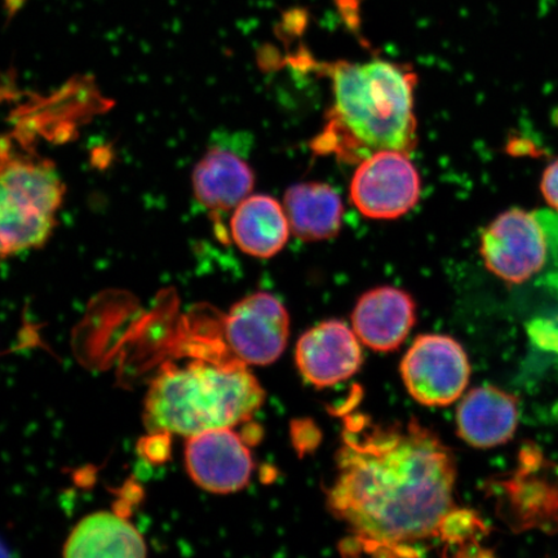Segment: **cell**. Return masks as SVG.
<instances>
[{
  "label": "cell",
  "mask_w": 558,
  "mask_h": 558,
  "mask_svg": "<svg viewBox=\"0 0 558 558\" xmlns=\"http://www.w3.org/2000/svg\"><path fill=\"white\" fill-rule=\"evenodd\" d=\"M337 465L327 501L361 553L418 556V544L439 541L457 508L456 458L416 421L381 427L347 417Z\"/></svg>",
  "instance_id": "cell-1"
},
{
  "label": "cell",
  "mask_w": 558,
  "mask_h": 558,
  "mask_svg": "<svg viewBox=\"0 0 558 558\" xmlns=\"http://www.w3.org/2000/svg\"><path fill=\"white\" fill-rule=\"evenodd\" d=\"M325 73L332 81L333 105L324 131L313 140L314 151L361 163L375 153L410 155L415 149V73L384 60L338 61L325 65Z\"/></svg>",
  "instance_id": "cell-2"
},
{
  "label": "cell",
  "mask_w": 558,
  "mask_h": 558,
  "mask_svg": "<svg viewBox=\"0 0 558 558\" xmlns=\"http://www.w3.org/2000/svg\"><path fill=\"white\" fill-rule=\"evenodd\" d=\"M264 400L259 380L243 362L202 357L158 374L146 395L144 422L151 434L187 438L246 423Z\"/></svg>",
  "instance_id": "cell-3"
},
{
  "label": "cell",
  "mask_w": 558,
  "mask_h": 558,
  "mask_svg": "<svg viewBox=\"0 0 558 558\" xmlns=\"http://www.w3.org/2000/svg\"><path fill=\"white\" fill-rule=\"evenodd\" d=\"M64 197L51 160L0 138V263L45 246Z\"/></svg>",
  "instance_id": "cell-4"
},
{
  "label": "cell",
  "mask_w": 558,
  "mask_h": 558,
  "mask_svg": "<svg viewBox=\"0 0 558 558\" xmlns=\"http://www.w3.org/2000/svg\"><path fill=\"white\" fill-rule=\"evenodd\" d=\"M481 253L495 276L511 283L526 282L558 254L557 216L509 209L485 230Z\"/></svg>",
  "instance_id": "cell-5"
},
{
  "label": "cell",
  "mask_w": 558,
  "mask_h": 558,
  "mask_svg": "<svg viewBox=\"0 0 558 558\" xmlns=\"http://www.w3.org/2000/svg\"><path fill=\"white\" fill-rule=\"evenodd\" d=\"M408 392L424 407L441 408L458 401L469 386L471 365L462 345L446 335H422L401 364Z\"/></svg>",
  "instance_id": "cell-6"
},
{
  "label": "cell",
  "mask_w": 558,
  "mask_h": 558,
  "mask_svg": "<svg viewBox=\"0 0 558 558\" xmlns=\"http://www.w3.org/2000/svg\"><path fill=\"white\" fill-rule=\"evenodd\" d=\"M289 335L288 310L267 292L242 299L222 319V344L247 366L274 364L284 352Z\"/></svg>",
  "instance_id": "cell-7"
},
{
  "label": "cell",
  "mask_w": 558,
  "mask_h": 558,
  "mask_svg": "<svg viewBox=\"0 0 558 558\" xmlns=\"http://www.w3.org/2000/svg\"><path fill=\"white\" fill-rule=\"evenodd\" d=\"M421 197V178L409 155L384 150L362 160L351 183V201L369 219L407 215Z\"/></svg>",
  "instance_id": "cell-8"
},
{
  "label": "cell",
  "mask_w": 558,
  "mask_h": 558,
  "mask_svg": "<svg viewBox=\"0 0 558 558\" xmlns=\"http://www.w3.org/2000/svg\"><path fill=\"white\" fill-rule=\"evenodd\" d=\"M185 464L194 483L213 494L241 492L254 472L247 441L233 428L187 437Z\"/></svg>",
  "instance_id": "cell-9"
},
{
  "label": "cell",
  "mask_w": 558,
  "mask_h": 558,
  "mask_svg": "<svg viewBox=\"0 0 558 558\" xmlns=\"http://www.w3.org/2000/svg\"><path fill=\"white\" fill-rule=\"evenodd\" d=\"M300 374L314 387L345 381L362 365L360 339L340 320H326L299 339L295 353Z\"/></svg>",
  "instance_id": "cell-10"
},
{
  "label": "cell",
  "mask_w": 558,
  "mask_h": 558,
  "mask_svg": "<svg viewBox=\"0 0 558 558\" xmlns=\"http://www.w3.org/2000/svg\"><path fill=\"white\" fill-rule=\"evenodd\" d=\"M352 324L360 341L373 351H395L415 325L414 300L400 289H374L354 306Z\"/></svg>",
  "instance_id": "cell-11"
},
{
  "label": "cell",
  "mask_w": 558,
  "mask_h": 558,
  "mask_svg": "<svg viewBox=\"0 0 558 558\" xmlns=\"http://www.w3.org/2000/svg\"><path fill=\"white\" fill-rule=\"evenodd\" d=\"M519 417V400L513 395L493 386L474 388L459 403L458 434L473 448H497L511 441Z\"/></svg>",
  "instance_id": "cell-12"
},
{
  "label": "cell",
  "mask_w": 558,
  "mask_h": 558,
  "mask_svg": "<svg viewBox=\"0 0 558 558\" xmlns=\"http://www.w3.org/2000/svg\"><path fill=\"white\" fill-rule=\"evenodd\" d=\"M194 197L215 216L234 211L255 185V174L246 160L232 150L214 146L193 172Z\"/></svg>",
  "instance_id": "cell-13"
},
{
  "label": "cell",
  "mask_w": 558,
  "mask_h": 558,
  "mask_svg": "<svg viewBox=\"0 0 558 558\" xmlns=\"http://www.w3.org/2000/svg\"><path fill=\"white\" fill-rule=\"evenodd\" d=\"M289 219L284 209L269 195H253L235 207L230 233L244 254L269 259L289 240Z\"/></svg>",
  "instance_id": "cell-14"
},
{
  "label": "cell",
  "mask_w": 558,
  "mask_h": 558,
  "mask_svg": "<svg viewBox=\"0 0 558 558\" xmlns=\"http://www.w3.org/2000/svg\"><path fill=\"white\" fill-rule=\"evenodd\" d=\"M65 557H144L146 543L122 515L96 512L76 523L64 544Z\"/></svg>",
  "instance_id": "cell-15"
},
{
  "label": "cell",
  "mask_w": 558,
  "mask_h": 558,
  "mask_svg": "<svg viewBox=\"0 0 558 558\" xmlns=\"http://www.w3.org/2000/svg\"><path fill=\"white\" fill-rule=\"evenodd\" d=\"M284 211L298 239L325 241L340 232L343 204L330 185L304 183L291 186L284 195Z\"/></svg>",
  "instance_id": "cell-16"
},
{
  "label": "cell",
  "mask_w": 558,
  "mask_h": 558,
  "mask_svg": "<svg viewBox=\"0 0 558 558\" xmlns=\"http://www.w3.org/2000/svg\"><path fill=\"white\" fill-rule=\"evenodd\" d=\"M486 535V526L483 520L470 509L456 508L446 518L439 532V542L449 548L478 547V543Z\"/></svg>",
  "instance_id": "cell-17"
},
{
  "label": "cell",
  "mask_w": 558,
  "mask_h": 558,
  "mask_svg": "<svg viewBox=\"0 0 558 558\" xmlns=\"http://www.w3.org/2000/svg\"><path fill=\"white\" fill-rule=\"evenodd\" d=\"M529 335L541 348L558 353V313L533 320Z\"/></svg>",
  "instance_id": "cell-18"
},
{
  "label": "cell",
  "mask_w": 558,
  "mask_h": 558,
  "mask_svg": "<svg viewBox=\"0 0 558 558\" xmlns=\"http://www.w3.org/2000/svg\"><path fill=\"white\" fill-rule=\"evenodd\" d=\"M542 192L550 207L549 211H553L558 218V159L550 163L544 172Z\"/></svg>",
  "instance_id": "cell-19"
}]
</instances>
